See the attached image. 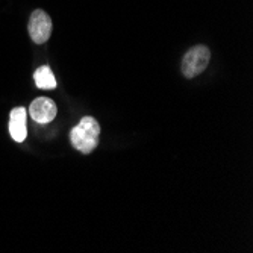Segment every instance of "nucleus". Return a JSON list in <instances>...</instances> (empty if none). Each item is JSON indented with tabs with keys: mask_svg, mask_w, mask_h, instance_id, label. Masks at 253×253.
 I'll return each instance as SVG.
<instances>
[{
	"mask_svg": "<svg viewBox=\"0 0 253 253\" xmlns=\"http://www.w3.org/2000/svg\"><path fill=\"white\" fill-rule=\"evenodd\" d=\"M100 136V126L93 117H84L76 127L70 132V141L72 146L84 155L93 152L99 144Z\"/></svg>",
	"mask_w": 253,
	"mask_h": 253,
	"instance_id": "f257e3e1",
	"label": "nucleus"
},
{
	"mask_svg": "<svg viewBox=\"0 0 253 253\" xmlns=\"http://www.w3.org/2000/svg\"><path fill=\"white\" fill-rule=\"evenodd\" d=\"M56 105L52 99L47 97H38L29 106L31 117L38 123H50L56 117Z\"/></svg>",
	"mask_w": 253,
	"mask_h": 253,
	"instance_id": "20e7f679",
	"label": "nucleus"
},
{
	"mask_svg": "<svg viewBox=\"0 0 253 253\" xmlns=\"http://www.w3.org/2000/svg\"><path fill=\"white\" fill-rule=\"evenodd\" d=\"M34 79H35L37 86L41 89H53L56 86L55 76L50 70V67H47V65L40 67L34 75Z\"/></svg>",
	"mask_w": 253,
	"mask_h": 253,
	"instance_id": "423d86ee",
	"label": "nucleus"
},
{
	"mask_svg": "<svg viewBox=\"0 0 253 253\" xmlns=\"http://www.w3.org/2000/svg\"><path fill=\"white\" fill-rule=\"evenodd\" d=\"M211 59V52L206 45H194L182 59V73L185 78L191 79L205 72Z\"/></svg>",
	"mask_w": 253,
	"mask_h": 253,
	"instance_id": "f03ea898",
	"label": "nucleus"
},
{
	"mask_svg": "<svg viewBox=\"0 0 253 253\" xmlns=\"http://www.w3.org/2000/svg\"><path fill=\"white\" fill-rule=\"evenodd\" d=\"M52 18L45 14L42 9H35L29 18V35L35 44L47 42L52 35Z\"/></svg>",
	"mask_w": 253,
	"mask_h": 253,
	"instance_id": "7ed1b4c3",
	"label": "nucleus"
},
{
	"mask_svg": "<svg viewBox=\"0 0 253 253\" xmlns=\"http://www.w3.org/2000/svg\"><path fill=\"white\" fill-rule=\"evenodd\" d=\"M26 109L25 108H14L9 117V133L14 138V141L21 143L26 140L28 129H26Z\"/></svg>",
	"mask_w": 253,
	"mask_h": 253,
	"instance_id": "39448f33",
	"label": "nucleus"
}]
</instances>
